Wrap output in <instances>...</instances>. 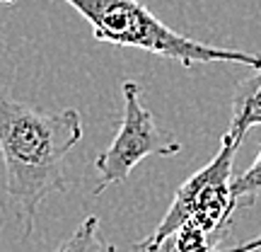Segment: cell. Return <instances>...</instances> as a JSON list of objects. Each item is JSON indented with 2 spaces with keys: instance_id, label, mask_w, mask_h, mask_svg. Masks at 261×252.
Wrapping results in <instances>:
<instances>
[{
  "instance_id": "5b68a950",
  "label": "cell",
  "mask_w": 261,
  "mask_h": 252,
  "mask_svg": "<svg viewBox=\"0 0 261 252\" xmlns=\"http://www.w3.org/2000/svg\"><path fill=\"white\" fill-rule=\"evenodd\" d=\"M252 126H261V68L259 73L237 83L232 93V119L227 136L242 146V139Z\"/></svg>"
},
{
  "instance_id": "6da1fadb",
  "label": "cell",
  "mask_w": 261,
  "mask_h": 252,
  "mask_svg": "<svg viewBox=\"0 0 261 252\" xmlns=\"http://www.w3.org/2000/svg\"><path fill=\"white\" fill-rule=\"evenodd\" d=\"M83 139V122L75 109L46 112L15 102L0 93V153L5 187L17 206L24 235L32 233L39 204L54 192H65V155Z\"/></svg>"
},
{
  "instance_id": "9c48e42d",
  "label": "cell",
  "mask_w": 261,
  "mask_h": 252,
  "mask_svg": "<svg viewBox=\"0 0 261 252\" xmlns=\"http://www.w3.org/2000/svg\"><path fill=\"white\" fill-rule=\"evenodd\" d=\"M220 252H261V235L252 238V240H247V243H240L230 247V250H220Z\"/></svg>"
},
{
  "instance_id": "52a82bcc",
  "label": "cell",
  "mask_w": 261,
  "mask_h": 252,
  "mask_svg": "<svg viewBox=\"0 0 261 252\" xmlns=\"http://www.w3.org/2000/svg\"><path fill=\"white\" fill-rule=\"evenodd\" d=\"M54 252H116V247L112 243H104L99 238L97 216H87L73 231V235L68 240H63Z\"/></svg>"
},
{
  "instance_id": "277c9868",
  "label": "cell",
  "mask_w": 261,
  "mask_h": 252,
  "mask_svg": "<svg viewBox=\"0 0 261 252\" xmlns=\"http://www.w3.org/2000/svg\"><path fill=\"white\" fill-rule=\"evenodd\" d=\"M121 95V124H119V131L109 143V148L94 160L97 185H94L92 194H102L107 187L123 182L140 160L150 158V155L167 158V155H177L181 150V141H177L169 131L160 129L150 109L140 102L143 93H140V85L136 80H123Z\"/></svg>"
},
{
  "instance_id": "8992f818",
  "label": "cell",
  "mask_w": 261,
  "mask_h": 252,
  "mask_svg": "<svg viewBox=\"0 0 261 252\" xmlns=\"http://www.w3.org/2000/svg\"><path fill=\"white\" fill-rule=\"evenodd\" d=\"M133 252H220L213 247L211 235L198 231L194 225H181L177 231H172L167 238H162L155 247H133Z\"/></svg>"
},
{
  "instance_id": "3957f363",
  "label": "cell",
  "mask_w": 261,
  "mask_h": 252,
  "mask_svg": "<svg viewBox=\"0 0 261 252\" xmlns=\"http://www.w3.org/2000/svg\"><path fill=\"white\" fill-rule=\"evenodd\" d=\"M237 148H240V143H234L225 133L220 139V148L213 155V160L198 172H194L184 185H179L165 218L136 247H143V250L155 247L162 238H167L172 231H177L181 225H194L211 238L225 231L232 214L237 211L232 189H230Z\"/></svg>"
},
{
  "instance_id": "ba28073f",
  "label": "cell",
  "mask_w": 261,
  "mask_h": 252,
  "mask_svg": "<svg viewBox=\"0 0 261 252\" xmlns=\"http://www.w3.org/2000/svg\"><path fill=\"white\" fill-rule=\"evenodd\" d=\"M230 189H232V199L237 209L252 206L254 201H259L261 199V150L256 155V160L244 170L242 175L232 177Z\"/></svg>"
},
{
  "instance_id": "7a4b0ae2",
  "label": "cell",
  "mask_w": 261,
  "mask_h": 252,
  "mask_svg": "<svg viewBox=\"0 0 261 252\" xmlns=\"http://www.w3.org/2000/svg\"><path fill=\"white\" fill-rule=\"evenodd\" d=\"M63 3L75 8L90 22L94 39L104 44L140 49L155 56L172 58L184 68L213 61L261 68V54L213 47L198 39L184 37L155 17L140 0H63Z\"/></svg>"
},
{
  "instance_id": "30bf717a",
  "label": "cell",
  "mask_w": 261,
  "mask_h": 252,
  "mask_svg": "<svg viewBox=\"0 0 261 252\" xmlns=\"http://www.w3.org/2000/svg\"><path fill=\"white\" fill-rule=\"evenodd\" d=\"M17 0H0V5H15Z\"/></svg>"
}]
</instances>
